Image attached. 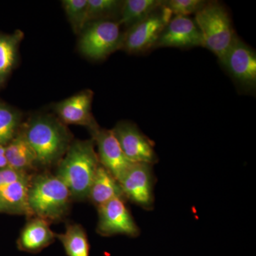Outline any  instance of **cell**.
<instances>
[{
  "mask_svg": "<svg viewBox=\"0 0 256 256\" xmlns=\"http://www.w3.org/2000/svg\"><path fill=\"white\" fill-rule=\"evenodd\" d=\"M36 156L37 164L60 162L72 142L66 126L52 114L32 116L20 129Z\"/></svg>",
  "mask_w": 256,
  "mask_h": 256,
  "instance_id": "1",
  "label": "cell"
},
{
  "mask_svg": "<svg viewBox=\"0 0 256 256\" xmlns=\"http://www.w3.org/2000/svg\"><path fill=\"white\" fill-rule=\"evenodd\" d=\"M94 146V140L72 141L60 162L56 176L66 185L74 198L82 200L88 197L100 165Z\"/></svg>",
  "mask_w": 256,
  "mask_h": 256,
  "instance_id": "2",
  "label": "cell"
},
{
  "mask_svg": "<svg viewBox=\"0 0 256 256\" xmlns=\"http://www.w3.org/2000/svg\"><path fill=\"white\" fill-rule=\"evenodd\" d=\"M72 197L66 185L56 175L44 173L31 178L28 204L32 215L47 222L60 220L68 212Z\"/></svg>",
  "mask_w": 256,
  "mask_h": 256,
  "instance_id": "3",
  "label": "cell"
},
{
  "mask_svg": "<svg viewBox=\"0 0 256 256\" xmlns=\"http://www.w3.org/2000/svg\"><path fill=\"white\" fill-rule=\"evenodd\" d=\"M194 20L201 32L203 47L216 56L220 62L237 37L228 11L218 2H206Z\"/></svg>",
  "mask_w": 256,
  "mask_h": 256,
  "instance_id": "4",
  "label": "cell"
},
{
  "mask_svg": "<svg viewBox=\"0 0 256 256\" xmlns=\"http://www.w3.org/2000/svg\"><path fill=\"white\" fill-rule=\"evenodd\" d=\"M124 34L118 20L90 22L80 34L78 50L90 60H105L116 50H121Z\"/></svg>",
  "mask_w": 256,
  "mask_h": 256,
  "instance_id": "5",
  "label": "cell"
},
{
  "mask_svg": "<svg viewBox=\"0 0 256 256\" xmlns=\"http://www.w3.org/2000/svg\"><path fill=\"white\" fill-rule=\"evenodd\" d=\"M172 16L163 2L149 16L124 32L121 50L130 54H137L156 48L162 33Z\"/></svg>",
  "mask_w": 256,
  "mask_h": 256,
  "instance_id": "6",
  "label": "cell"
},
{
  "mask_svg": "<svg viewBox=\"0 0 256 256\" xmlns=\"http://www.w3.org/2000/svg\"><path fill=\"white\" fill-rule=\"evenodd\" d=\"M220 63L242 92H255L256 54L252 47L237 36Z\"/></svg>",
  "mask_w": 256,
  "mask_h": 256,
  "instance_id": "7",
  "label": "cell"
},
{
  "mask_svg": "<svg viewBox=\"0 0 256 256\" xmlns=\"http://www.w3.org/2000/svg\"><path fill=\"white\" fill-rule=\"evenodd\" d=\"M31 176L9 166L0 170V212L32 216L28 192Z\"/></svg>",
  "mask_w": 256,
  "mask_h": 256,
  "instance_id": "8",
  "label": "cell"
},
{
  "mask_svg": "<svg viewBox=\"0 0 256 256\" xmlns=\"http://www.w3.org/2000/svg\"><path fill=\"white\" fill-rule=\"evenodd\" d=\"M124 156L131 162L154 164L158 156L154 144L144 136L136 124L122 121L112 130Z\"/></svg>",
  "mask_w": 256,
  "mask_h": 256,
  "instance_id": "9",
  "label": "cell"
},
{
  "mask_svg": "<svg viewBox=\"0 0 256 256\" xmlns=\"http://www.w3.org/2000/svg\"><path fill=\"white\" fill-rule=\"evenodd\" d=\"M139 232L122 198H114L98 207V232L101 235L124 234L136 237Z\"/></svg>",
  "mask_w": 256,
  "mask_h": 256,
  "instance_id": "10",
  "label": "cell"
},
{
  "mask_svg": "<svg viewBox=\"0 0 256 256\" xmlns=\"http://www.w3.org/2000/svg\"><path fill=\"white\" fill-rule=\"evenodd\" d=\"M94 92L90 90L70 96L54 106L58 119L64 124L85 126L90 132L99 128L92 114Z\"/></svg>",
  "mask_w": 256,
  "mask_h": 256,
  "instance_id": "11",
  "label": "cell"
},
{
  "mask_svg": "<svg viewBox=\"0 0 256 256\" xmlns=\"http://www.w3.org/2000/svg\"><path fill=\"white\" fill-rule=\"evenodd\" d=\"M92 134V140L98 146L97 154L100 164L118 182L133 163L124 156L112 130L99 127Z\"/></svg>",
  "mask_w": 256,
  "mask_h": 256,
  "instance_id": "12",
  "label": "cell"
},
{
  "mask_svg": "<svg viewBox=\"0 0 256 256\" xmlns=\"http://www.w3.org/2000/svg\"><path fill=\"white\" fill-rule=\"evenodd\" d=\"M124 196L144 207L153 202V180L151 164L133 163L118 180Z\"/></svg>",
  "mask_w": 256,
  "mask_h": 256,
  "instance_id": "13",
  "label": "cell"
},
{
  "mask_svg": "<svg viewBox=\"0 0 256 256\" xmlns=\"http://www.w3.org/2000/svg\"><path fill=\"white\" fill-rule=\"evenodd\" d=\"M196 46H203V40L194 20L188 16H173L162 33L156 48H190Z\"/></svg>",
  "mask_w": 256,
  "mask_h": 256,
  "instance_id": "14",
  "label": "cell"
},
{
  "mask_svg": "<svg viewBox=\"0 0 256 256\" xmlns=\"http://www.w3.org/2000/svg\"><path fill=\"white\" fill-rule=\"evenodd\" d=\"M56 236L50 230L48 222L36 217L23 229L18 245L20 250L36 254L54 242Z\"/></svg>",
  "mask_w": 256,
  "mask_h": 256,
  "instance_id": "15",
  "label": "cell"
},
{
  "mask_svg": "<svg viewBox=\"0 0 256 256\" xmlns=\"http://www.w3.org/2000/svg\"><path fill=\"white\" fill-rule=\"evenodd\" d=\"M24 34L18 30L11 34L0 32V90L16 68L20 56V46Z\"/></svg>",
  "mask_w": 256,
  "mask_h": 256,
  "instance_id": "16",
  "label": "cell"
},
{
  "mask_svg": "<svg viewBox=\"0 0 256 256\" xmlns=\"http://www.w3.org/2000/svg\"><path fill=\"white\" fill-rule=\"evenodd\" d=\"M122 196L124 193L118 182L100 164L90 186L89 198L98 208L114 198Z\"/></svg>",
  "mask_w": 256,
  "mask_h": 256,
  "instance_id": "17",
  "label": "cell"
},
{
  "mask_svg": "<svg viewBox=\"0 0 256 256\" xmlns=\"http://www.w3.org/2000/svg\"><path fill=\"white\" fill-rule=\"evenodd\" d=\"M5 156L8 166L28 172L37 164L34 153L21 130L5 146Z\"/></svg>",
  "mask_w": 256,
  "mask_h": 256,
  "instance_id": "18",
  "label": "cell"
},
{
  "mask_svg": "<svg viewBox=\"0 0 256 256\" xmlns=\"http://www.w3.org/2000/svg\"><path fill=\"white\" fill-rule=\"evenodd\" d=\"M162 0H126L122 1L118 22L126 30L142 21L163 4Z\"/></svg>",
  "mask_w": 256,
  "mask_h": 256,
  "instance_id": "19",
  "label": "cell"
},
{
  "mask_svg": "<svg viewBox=\"0 0 256 256\" xmlns=\"http://www.w3.org/2000/svg\"><path fill=\"white\" fill-rule=\"evenodd\" d=\"M67 256H90V246L86 234L80 225H68L64 234L56 235Z\"/></svg>",
  "mask_w": 256,
  "mask_h": 256,
  "instance_id": "20",
  "label": "cell"
},
{
  "mask_svg": "<svg viewBox=\"0 0 256 256\" xmlns=\"http://www.w3.org/2000/svg\"><path fill=\"white\" fill-rule=\"evenodd\" d=\"M22 114L13 106L0 100V146H6L21 128Z\"/></svg>",
  "mask_w": 256,
  "mask_h": 256,
  "instance_id": "21",
  "label": "cell"
},
{
  "mask_svg": "<svg viewBox=\"0 0 256 256\" xmlns=\"http://www.w3.org/2000/svg\"><path fill=\"white\" fill-rule=\"evenodd\" d=\"M122 1L119 0H88L87 21L114 20L119 18Z\"/></svg>",
  "mask_w": 256,
  "mask_h": 256,
  "instance_id": "22",
  "label": "cell"
},
{
  "mask_svg": "<svg viewBox=\"0 0 256 256\" xmlns=\"http://www.w3.org/2000/svg\"><path fill=\"white\" fill-rule=\"evenodd\" d=\"M62 5L74 33L80 34L88 24V0H64Z\"/></svg>",
  "mask_w": 256,
  "mask_h": 256,
  "instance_id": "23",
  "label": "cell"
},
{
  "mask_svg": "<svg viewBox=\"0 0 256 256\" xmlns=\"http://www.w3.org/2000/svg\"><path fill=\"white\" fill-rule=\"evenodd\" d=\"M207 1L204 0H166L164 5L173 16H188L196 14Z\"/></svg>",
  "mask_w": 256,
  "mask_h": 256,
  "instance_id": "24",
  "label": "cell"
},
{
  "mask_svg": "<svg viewBox=\"0 0 256 256\" xmlns=\"http://www.w3.org/2000/svg\"><path fill=\"white\" fill-rule=\"evenodd\" d=\"M6 166H8V164L5 156V146H0V170Z\"/></svg>",
  "mask_w": 256,
  "mask_h": 256,
  "instance_id": "25",
  "label": "cell"
}]
</instances>
